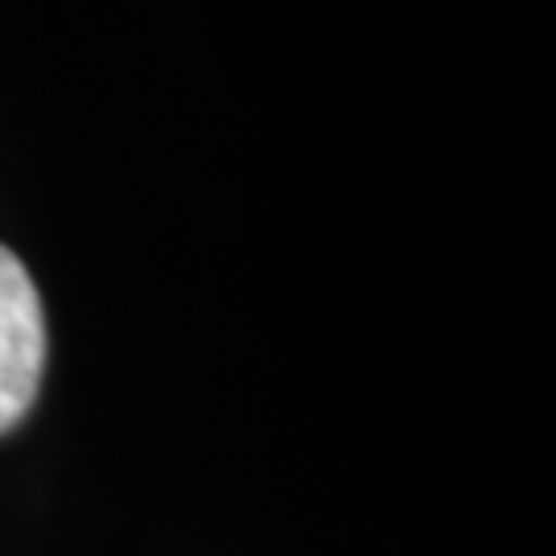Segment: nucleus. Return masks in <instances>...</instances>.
Masks as SVG:
<instances>
[{
  "instance_id": "nucleus-1",
  "label": "nucleus",
  "mask_w": 556,
  "mask_h": 556,
  "mask_svg": "<svg viewBox=\"0 0 556 556\" xmlns=\"http://www.w3.org/2000/svg\"><path fill=\"white\" fill-rule=\"evenodd\" d=\"M46 371V318L34 277L0 248V433L25 420Z\"/></svg>"
}]
</instances>
